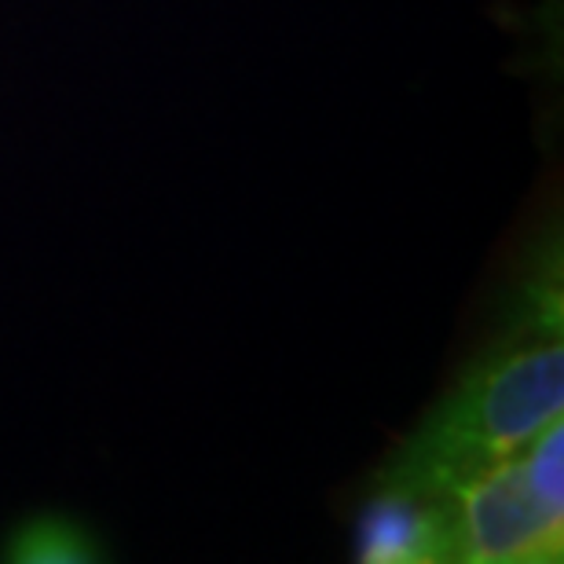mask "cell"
I'll return each instance as SVG.
<instances>
[{
    "label": "cell",
    "mask_w": 564,
    "mask_h": 564,
    "mask_svg": "<svg viewBox=\"0 0 564 564\" xmlns=\"http://www.w3.org/2000/svg\"><path fill=\"white\" fill-rule=\"evenodd\" d=\"M564 419V334L506 319L462 367L425 419L389 451L370 491L444 499L462 480L517 455L539 429Z\"/></svg>",
    "instance_id": "6da1fadb"
},
{
    "label": "cell",
    "mask_w": 564,
    "mask_h": 564,
    "mask_svg": "<svg viewBox=\"0 0 564 564\" xmlns=\"http://www.w3.org/2000/svg\"><path fill=\"white\" fill-rule=\"evenodd\" d=\"M521 451L447 491L455 564H557L564 557V517L535 499Z\"/></svg>",
    "instance_id": "7a4b0ae2"
},
{
    "label": "cell",
    "mask_w": 564,
    "mask_h": 564,
    "mask_svg": "<svg viewBox=\"0 0 564 564\" xmlns=\"http://www.w3.org/2000/svg\"><path fill=\"white\" fill-rule=\"evenodd\" d=\"M356 557L367 564H455L447 495L400 499V495L367 491L356 532Z\"/></svg>",
    "instance_id": "3957f363"
},
{
    "label": "cell",
    "mask_w": 564,
    "mask_h": 564,
    "mask_svg": "<svg viewBox=\"0 0 564 564\" xmlns=\"http://www.w3.org/2000/svg\"><path fill=\"white\" fill-rule=\"evenodd\" d=\"M0 561L8 564H96L107 561L96 532L66 513H30L11 528Z\"/></svg>",
    "instance_id": "277c9868"
}]
</instances>
